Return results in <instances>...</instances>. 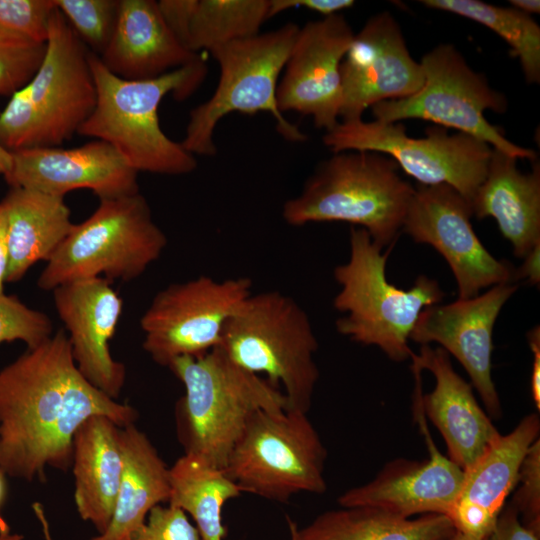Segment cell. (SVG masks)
Masks as SVG:
<instances>
[{"label": "cell", "instance_id": "1", "mask_svg": "<svg viewBox=\"0 0 540 540\" xmlns=\"http://www.w3.org/2000/svg\"><path fill=\"white\" fill-rule=\"evenodd\" d=\"M93 415L120 428L138 413L93 386L78 370L64 329L0 371V470L27 481L66 471L79 426Z\"/></svg>", "mask_w": 540, "mask_h": 540}, {"label": "cell", "instance_id": "2", "mask_svg": "<svg viewBox=\"0 0 540 540\" xmlns=\"http://www.w3.org/2000/svg\"><path fill=\"white\" fill-rule=\"evenodd\" d=\"M97 102L77 134L110 144L136 172L184 175L197 160L161 129L158 108L169 93L183 100L206 76L203 60L146 80H126L111 73L89 51Z\"/></svg>", "mask_w": 540, "mask_h": 540}, {"label": "cell", "instance_id": "3", "mask_svg": "<svg viewBox=\"0 0 540 540\" xmlns=\"http://www.w3.org/2000/svg\"><path fill=\"white\" fill-rule=\"evenodd\" d=\"M168 368L185 388L175 408L184 454L219 469L226 467L254 412L286 409L278 387L236 364L220 347L198 357H179Z\"/></svg>", "mask_w": 540, "mask_h": 540}, {"label": "cell", "instance_id": "4", "mask_svg": "<svg viewBox=\"0 0 540 540\" xmlns=\"http://www.w3.org/2000/svg\"><path fill=\"white\" fill-rule=\"evenodd\" d=\"M415 188L389 156L374 151H342L321 162L301 192L282 208L292 226L348 222L368 232L383 249L395 243Z\"/></svg>", "mask_w": 540, "mask_h": 540}, {"label": "cell", "instance_id": "5", "mask_svg": "<svg viewBox=\"0 0 540 540\" xmlns=\"http://www.w3.org/2000/svg\"><path fill=\"white\" fill-rule=\"evenodd\" d=\"M88 53L55 6L38 70L0 113V146L9 152L59 147L78 132L97 102Z\"/></svg>", "mask_w": 540, "mask_h": 540}, {"label": "cell", "instance_id": "6", "mask_svg": "<svg viewBox=\"0 0 540 540\" xmlns=\"http://www.w3.org/2000/svg\"><path fill=\"white\" fill-rule=\"evenodd\" d=\"M391 249L382 253L366 230L352 227L349 259L334 269L340 290L333 304L344 314L336 321L340 334L377 346L389 359L401 362L414 354L408 339L419 314L439 304L445 294L426 275L418 276L408 290L389 283L386 263Z\"/></svg>", "mask_w": 540, "mask_h": 540}, {"label": "cell", "instance_id": "7", "mask_svg": "<svg viewBox=\"0 0 540 540\" xmlns=\"http://www.w3.org/2000/svg\"><path fill=\"white\" fill-rule=\"evenodd\" d=\"M247 371L283 388L286 410L308 413L319 370L307 313L279 291L251 293L223 330L219 346Z\"/></svg>", "mask_w": 540, "mask_h": 540}, {"label": "cell", "instance_id": "8", "mask_svg": "<svg viewBox=\"0 0 540 540\" xmlns=\"http://www.w3.org/2000/svg\"><path fill=\"white\" fill-rule=\"evenodd\" d=\"M167 237L140 192L100 200L47 261L37 285L43 290L88 278L130 281L155 262Z\"/></svg>", "mask_w": 540, "mask_h": 540}, {"label": "cell", "instance_id": "9", "mask_svg": "<svg viewBox=\"0 0 540 540\" xmlns=\"http://www.w3.org/2000/svg\"><path fill=\"white\" fill-rule=\"evenodd\" d=\"M299 26L287 23L219 46L210 53L220 68L213 95L190 111L181 145L192 155L216 154L214 132L219 121L232 112L273 116L278 133L287 141L302 142L306 135L288 121L277 106V86L296 40Z\"/></svg>", "mask_w": 540, "mask_h": 540}, {"label": "cell", "instance_id": "10", "mask_svg": "<svg viewBox=\"0 0 540 540\" xmlns=\"http://www.w3.org/2000/svg\"><path fill=\"white\" fill-rule=\"evenodd\" d=\"M326 458L307 413L262 409L250 416L224 471L242 492L285 503L300 492L327 490Z\"/></svg>", "mask_w": 540, "mask_h": 540}, {"label": "cell", "instance_id": "11", "mask_svg": "<svg viewBox=\"0 0 540 540\" xmlns=\"http://www.w3.org/2000/svg\"><path fill=\"white\" fill-rule=\"evenodd\" d=\"M420 64L424 74L421 89L405 98L374 104L375 120H427L471 135L517 160H536L534 150L513 143L485 118L486 110L504 113L507 99L468 65L454 45L438 44L423 55Z\"/></svg>", "mask_w": 540, "mask_h": 540}, {"label": "cell", "instance_id": "12", "mask_svg": "<svg viewBox=\"0 0 540 540\" xmlns=\"http://www.w3.org/2000/svg\"><path fill=\"white\" fill-rule=\"evenodd\" d=\"M426 136L407 135L401 122L339 121L323 136L333 152L374 151L392 158L420 185L446 184L471 202L486 176L493 148L471 135L429 126Z\"/></svg>", "mask_w": 540, "mask_h": 540}, {"label": "cell", "instance_id": "13", "mask_svg": "<svg viewBox=\"0 0 540 540\" xmlns=\"http://www.w3.org/2000/svg\"><path fill=\"white\" fill-rule=\"evenodd\" d=\"M251 293L247 277L200 276L167 286L141 317L144 350L165 367L179 357L209 352L219 346L225 325Z\"/></svg>", "mask_w": 540, "mask_h": 540}, {"label": "cell", "instance_id": "14", "mask_svg": "<svg viewBox=\"0 0 540 540\" xmlns=\"http://www.w3.org/2000/svg\"><path fill=\"white\" fill-rule=\"evenodd\" d=\"M470 202L446 184L414 190L402 230L415 242L434 247L455 277L458 299L479 295L487 287L515 280V269L493 257L471 224Z\"/></svg>", "mask_w": 540, "mask_h": 540}, {"label": "cell", "instance_id": "15", "mask_svg": "<svg viewBox=\"0 0 540 540\" xmlns=\"http://www.w3.org/2000/svg\"><path fill=\"white\" fill-rule=\"evenodd\" d=\"M354 31L341 14L309 21L299 28L277 86L281 113L311 116L317 128L332 130L342 105L341 63Z\"/></svg>", "mask_w": 540, "mask_h": 540}, {"label": "cell", "instance_id": "16", "mask_svg": "<svg viewBox=\"0 0 540 540\" xmlns=\"http://www.w3.org/2000/svg\"><path fill=\"white\" fill-rule=\"evenodd\" d=\"M342 121L361 119L374 104L418 92L424 83L420 62L410 54L402 29L389 11L370 17L341 63Z\"/></svg>", "mask_w": 540, "mask_h": 540}, {"label": "cell", "instance_id": "17", "mask_svg": "<svg viewBox=\"0 0 540 540\" xmlns=\"http://www.w3.org/2000/svg\"><path fill=\"white\" fill-rule=\"evenodd\" d=\"M518 286L503 283L486 293L446 305L424 308L409 339L429 345L436 342L466 370L488 416L500 418L501 403L492 379V334L497 317Z\"/></svg>", "mask_w": 540, "mask_h": 540}, {"label": "cell", "instance_id": "18", "mask_svg": "<svg viewBox=\"0 0 540 540\" xmlns=\"http://www.w3.org/2000/svg\"><path fill=\"white\" fill-rule=\"evenodd\" d=\"M12 166L5 181L64 197L70 191L89 189L100 200L139 192L137 175L108 143L95 139L73 148H30L10 152Z\"/></svg>", "mask_w": 540, "mask_h": 540}, {"label": "cell", "instance_id": "19", "mask_svg": "<svg viewBox=\"0 0 540 540\" xmlns=\"http://www.w3.org/2000/svg\"><path fill=\"white\" fill-rule=\"evenodd\" d=\"M111 283L95 277L69 282L52 291L78 370L93 386L116 400L125 384L126 368L110 352L109 343L123 307Z\"/></svg>", "mask_w": 540, "mask_h": 540}, {"label": "cell", "instance_id": "20", "mask_svg": "<svg viewBox=\"0 0 540 540\" xmlns=\"http://www.w3.org/2000/svg\"><path fill=\"white\" fill-rule=\"evenodd\" d=\"M422 430L429 447L428 459L398 458L386 463L371 481L341 494L339 505L373 507L405 518L421 513L449 517L464 471L437 450L427 428Z\"/></svg>", "mask_w": 540, "mask_h": 540}, {"label": "cell", "instance_id": "21", "mask_svg": "<svg viewBox=\"0 0 540 540\" xmlns=\"http://www.w3.org/2000/svg\"><path fill=\"white\" fill-rule=\"evenodd\" d=\"M539 431V415H526L464 471L459 495L448 517L456 531L488 540L507 497L515 488L521 463L539 438Z\"/></svg>", "mask_w": 540, "mask_h": 540}, {"label": "cell", "instance_id": "22", "mask_svg": "<svg viewBox=\"0 0 540 540\" xmlns=\"http://www.w3.org/2000/svg\"><path fill=\"white\" fill-rule=\"evenodd\" d=\"M412 362L435 377L432 392L421 395L423 413L441 433L447 457L463 471L470 468L501 435L478 404L471 384L454 370L449 354L421 345Z\"/></svg>", "mask_w": 540, "mask_h": 540}, {"label": "cell", "instance_id": "23", "mask_svg": "<svg viewBox=\"0 0 540 540\" xmlns=\"http://www.w3.org/2000/svg\"><path fill=\"white\" fill-rule=\"evenodd\" d=\"M99 58L126 80L153 79L201 60L181 44L153 0H119L111 39Z\"/></svg>", "mask_w": 540, "mask_h": 540}, {"label": "cell", "instance_id": "24", "mask_svg": "<svg viewBox=\"0 0 540 540\" xmlns=\"http://www.w3.org/2000/svg\"><path fill=\"white\" fill-rule=\"evenodd\" d=\"M477 219L492 217L513 247L516 257L524 258L540 243V165L524 173L517 159L492 150L486 176L471 202Z\"/></svg>", "mask_w": 540, "mask_h": 540}, {"label": "cell", "instance_id": "25", "mask_svg": "<svg viewBox=\"0 0 540 540\" xmlns=\"http://www.w3.org/2000/svg\"><path fill=\"white\" fill-rule=\"evenodd\" d=\"M72 449L77 512L101 534L111 522L122 475L120 427L106 416L93 415L75 432Z\"/></svg>", "mask_w": 540, "mask_h": 540}, {"label": "cell", "instance_id": "26", "mask_svg": "<svg viewBox=\"0 0 540 540\" xmlns=\"http://www.w3.org/2000/svg\"><path fill=\"white\" fill-rule=\"evenodd\" d=\"M7 227V282L23 278L32 265L48 261L72 230L64 197L11 187L0 202Z\"/></svg>", "mask_w": 540, "mask_h": 540}, {"label": "cell", "instance_id": "27", "mask_svg": "<svg viewBox=\"0 0 540 540\" xmlns=\"http://www.w3.org/2000/svg\"><path fill=\"white\" fill-rule=\"evenodd\" d=\"M123 469L108 528L90 540H127L170 497L169 468L135 424L120 428Z\"/></svg>", "mask_w": 540, "mask_h": 540}, {"label": "cell", "instance_id": "28", "mask_svg": "<svg viewBox=\"0 0 540 540\" xmlns=\"http://www.w3.org/2000/svg\"><path fill=\"white\" fill-rule=\"evenodd\" d=\"M299 532L302 540H449L456 529L440 514L410 519L373 507H342L320 514Z\"/></svg>", "mask_w": 540, "mask_h": 540}, {"label": "cell", "instance_id": "29", "mask_svg": "<svg viewBox=\"0 0 540 540\" xmlns=\"http://www.w3.org/2000/svg\"><path fill=\"white\" fill-rule=\"evenodd\" d=\"M168 503L182 509L195 522L203 540H224L222 510L242 493L223 469L200 457L184 454L169 468Z\"/></svg>", "mask_w": 540, "mask_h": 540}, {"label": "cell", "instance_id": "30", "mask_svg": "<svg viewBox=\"0 0 540 540\" xmlns=\"http://www.w3.org/2000/svg\"><path fill=\"white\" fill-rule=\"evenodd\" d=\"M270 0H192L182 44L208 50L254 36L269 17Z\"/></svg>", "mask_w": 540, "mask_h": 540}, {"label": "cell", "instance_id": "31", "mask_svg": "<svg viewBox=\"0 0 540 540\" xmlns=\"http://www.w3.org/2000/svg\"><path fill=\"white\" fill-rule=\"evenodd\" d=\"M431 9L450 12L480 23L499 35L518 58L528 84L540 83V26L513 7H501L479 0H422Z\"/></svg>", "mask_w": 540, "mask_h": 540}, {"label": "cell", "instance_id": "32", "mask_svg": "<svg viewBox=\"0 0 540 540\" xmlns=\"http://www.w3.org/2000/svg\"><path fill=\"white\" fill-rule=\"evenodd\" d=\"M73 31L92 53L106 49L118 15L119 0H53Z\"/></svg>", "mask_w": 540, "mask_h": 540}, {"label": "cell", "instance_id": "33", "mask_svg": "<svg viewBox=\"0 0 540 540\" xmlns=\"http://www.w3.org/2000/svg\"><path fill=\"white\" fill-rule=\"evenodd\" d=\"M53 0H0V41L46 44Z\"/></svg>", "mask_w": 540, "mask_h": 540}, {"label": "cell", "instance_id": "34", "mask_svg": "<svg viewBox=\"0 0 540 540\" xmlns=\"http://www.w3.org/2000/svg\"><path fill=\"white\" fill-rule=\"evenodd\" d=\"M52 331L48 315L26 306L16 296L0 294V343L21 340L31 349L50 338Z\"/></svg>", "mask_w": 540, "mask_h": 540}, {"label": "cell", "instance_id": "35", "mask_svg": "<svg viewBox=\"0 0 540 540\" xmlns=\"http://www.w3.org/2000/svg\"><path fill=\"white\" fill-rule=\"evenodd\" d=\"M46 44H19L0 41V95L12 96L38 70Z\"/></svg>", "mask_w": 540, "mask_h": 540}, {"label": "cell", "instance_id": "36", "mask_svg": "<svg viewBox=\"0 0 540 540\" xmlns=\"http://www.w3.org/2000/svg\"><path fill=\"white\" fill-rule=\"evenodd\" d=\"M511 504L523 518V525L539 534L540 530V440L531 445L518 473ZM514 488V489H515Z\"/></svg>", "mask_w": 540, "mask_h": 540}, {"label": "cell", "instance_id": "37", "mask_svg": "<svg viewBox=\"0 0 540 540\" xmlns=\"http://www.w3.org/2000/svg\"><path fill=\"white\" fill-rule=\"evenodd\" d=\"M127 540H203L198 529L180 508L156 505L144 524Z\"/></svg>", "mask_w": 540, "mask_h": 540}, {"label": "cell", "instance_id": "38", "mask_svg": "<svg viewBox=\"0 0 540 540\" xmlns=\"http://www.w3.org/2000/svg\"><path fill=\"white\" fill-rule=\"evenodd\" d=\"M489 540H539V534L530 530L519 519V514L510 503L498 516Z\"/></svg>", "mask_w": 540, "mask_h": 540}, {"label": "cell", "instance_id": "39", "mask_svg": "<svg viewBox=\"0 0 540 540\" xmlns=\"http://www.w3.org/2000/svg\"><path fill=\"white\" fill-rule=\"evenodd\" d=\"M354 4L353 0H270L269 17L272 18L285 10L298 7H303L327 17L339 14Z\"/></svg>", "mask_w": 540, "mask_h": 540}, {"label": "cell", "instance_id": "40", "mask_svg": "<svg viewBox=\"0 0 540 540\" xmlns=\"http://www.w3.org/2000/svg\"><path fill=\"white\" fill-rule=\"evenodd\" d=\"M529 346L533 353L531 373V396L535 407L540 410V327L535 326L527 333Z\"/></svg>", "mask_w": 540, "mask_h": 540}, {"label": "cell", "instance_id": "41", "mask_svg": "<svg viewBox=\"0 0 540 540\" xmlns=\"http://www.w3.org/2000/svg\"><path fill=\"white\" fill-rule=\"evenodd\" d=\"M524 259L523 264L515 269V279H525L530 285L538 286L540 282V243L536 244Z\"/></svg>", "mask_w": 540, "mask_h": 540}, {"label": "cell", "instance_id": "42", "mask_svg": "<svg viewBox=\"0 0 540 540\" xmlns=\"http://www.w3.org/2000/svg\"><path fill=\"white\" fill-rule=\"evenodd\" d=\"M9 261V249L7 240L6 218L0 204V294L4 293V283Z\"/></svg>", "mask_w": 540, "mask_h": 540}, {"label": "cell", "instance_id": "43", "mask_svg": "<svg viewBox=\"0 0 540 540\" xmlns=\"http://www.w3.org/2000/svg\"><path fill=\"white\" fill-rule=\"evenodd\" d=\"M509 2L513 8L530 16L531 14L540 13L539 0H510Z\"/></svg>", "mask_w": 540, "mask_h": 540}, {"label": "cell", "instance_id": "44", "mask_svg": "<svg viewBox=\"0 0 540 540\" xmlns=\"http://www.w3.org/2000/svg\"><path fill=\"white\" fill-rule=\"evenodd\" d=\"M33 510H34L37 518L40 521L44 539L45 540H53L52 536H51V533H50V529H49V523L47 521V518H46V515H45V512H44V509H43L42 505L40 503H38V502L33 503Z\"/></svg>", "mask_w": 540, "mask_h": 540}, {"label": "cell", "instance_id": "45", "mask_svg": "<svg viewBox=\"0 0 540 540\" xmlns=\"http://www.w3.org/2000/svg\"><path fill=\"white\" fill-rule=\"evenodd\" d=\"M4 473L0 470V509L2 507V504L4 502L5 496H6V482L4 478ZM10 533V529L8 524L6 523L5 519L0 514V534H7Z\"/></svg>", "mask_w": 540, "mask_h": 540}, {"label": "cell", "instance_id": "46", "mask_svg": "<svg viewBox=\"0 0 540 540\" xmlns=\"http://www.w3.org/2000/svg\"><path fill=\"white\" fill-rule=\"evenodd\" d=\"M12 166V156L9 151L0 146V174L5 178Z\"/></svg>", "mask_w": 540, "mask_h": 540}, {"label": "cell", "instance_id": "47", "mask_svg": "<svg viewBox=\"0 0 540 540\" xmlns=\"http://www.w3.org/2000/svg\"><path fill=\"white\" fill-rule=\"evenodd\" d=\"M290 540H302L297 523L291 518L287 517Z\"/></svg>", "mask_w": 540, "mask_h": 540}, {"label": "cell", "instance_id": "48", "mask_svg": "<svg viewBox=\"0 0 540 540\" xmlns=\"http://www.w3.org/2000/svg\"><path fill=\"white\" fill-rule=\"evenodd\" d=\"M449 540H482V539H477V538H474L472 536L463 534V533H461L459 531H456L454 533V535Z\"/></svg>", "mask_w": 540, "mask_h": 540}, {"label": "cell", "instance_id": "49", "mask_svg": "<svg viewBox=\"0 0 540 540\" xmlns=\"http://www.w3.org/2000/svg\"><path fill=\"white\" fill-rule=\"evenodd\" d=\"M0 540H23V535L20 534H0Z\"/></svg>", "mask_w": 540, "mask_h": 540}]
</instances>
